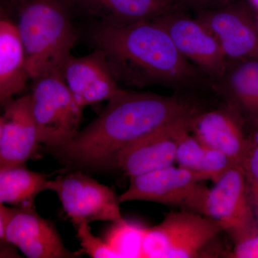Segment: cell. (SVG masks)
<instances>
[{
	"instance_id": "6da1fadb",
	"label": "cell",
	"mask_w": 258,
	"mask_h": 258,
	"mask_svg": "<svg viewBox=\"0 0 258 258\" xmlns=\"http://www.w3.org/2000/svg\"><path fill=\"white\" fill-rule=\"evenodd\" d=\"M203 109L188 93L162 96L125 90L108 101L71 142L50 152L70 166L115 167L118 154L132 144L166 127L191 121Z\"/></svg>"
},
{
	"instance_id": "5b68a950",
	"label": "cell",
	"mask_w": 258,
	"mask_h": 258,
	"mask_svg": "<svg viewBox=\"0 0 258 258\" xmlns=\"http://www.w3.org/2000/svg\"><path fill=\"white\" fill-rule=\"evenodd\" d=\"M221 232L217 222L198 212H171L159 225L146 228L141 257H198Z\"/></svg>"
},
{
	"instance_id": "9c48e42d",
	"label": "cell",
	"mask_w": 258,
	"mask_h": 258,
	"mask_svg": "<svg viewBox=\"0 0 258 258\" xmlns=\"http://www.w3.org/2000/svg\"><path fill=\"white\" fill-rule=\"evenodd\" d=\"M75 226L81 222L123 221L119 198L114 191L83 173H71L49 181Z\"/></svg>"
},
{
	"instance_id": "52a82bcc",
	"label": "cell",
	"mask_w": 258,
	"mask_h": 258,
	"mask_svg": "<svg viewBox=\"0 0 258 258\" xmlns=\"http://www.w3.org/2000/svg\"><path fill=\"white\" fill-rule=\"evenodd\" d=\"M169 35L176 49L212 81L220 79L227 57L211 32L192 13L174 5L152 20Z\"/></svg>"
},
{
	"instance_id": "4fadbf2b",
	"label": "cell",
	"mask_w": 258,
	"mask_h": 258,
	"mask_svg": "<svg viewBox=\"0 0 258 258\" xmlns=\"http://www.w3.org/2000/svg\"><path fill=\"white\" fill-rule=\"evenodd\" d=\"M246 123L238 111L224 102L218 108L200 112L191 122L190 133L200 143L240 165L248 141L244 133Z\"/></svg>"
},
{
	"instance_id": "e0dca14e",
	"label": "cell",
	"mask_w": 258,
	"mask_h": 258,
	"mask_svg": "<svg viewBox=\"0 0 258 258\" xmlns=\"http://www.w3.org/2000/svg\"><path fill=\"white\" fill-rule=\"evenodd\" d=\"M74 8L98 19V23L125 25L152 20L175 5L174 0H71Z\"/></svg>"
},
{
	"instance_id": "603a6c76",
	"label": "cell",
	"mask_w": 258,
	"mask_h": 258,
	"mask_svg": "<svg viewBox=\"0 0 258 258\" xmlns=\"http://www.w3.org/2000/svg\"><path fill=\"white\" fill-rule=\"evenodd\" d=\"M77 230L82 250L89 257L93 258L120 257L106 241L96 237L91 232L89 224L81 222L75 226Z\"/></svg>"
},
{
	"instance_id": "5bb4252c",
	"label": "cell",
	"mask_w": 258,
	"mask_h": 258,
	"mask_svg": "<svg viewBox=\"0 0 258 258\" xmlns=\"http://www.w3.org/2000/svg\"><path fill=\"white\" fill-rule=\"evenodd\" d=\"M3 107L0 169L25 165L34 157L40 144L29 94L13 98Z\"/></svg>"
},
{
	"instance_id": "2e32d148",
	"label": "cell",
	"mask_w": 258,
	"mask_h": 258,
	"mask_svg": "<svg viewBox=\"0 0 258 258\" xmlns=\"http://www.w3.org/2000/svg\"><path fill=\"white\" fill-rule=\"evenodd\" d=\"M212 88L246 122L258 119V59L227 58L225 71Z\"/></svg>"
},
{
	"instance_id": "7c38bea8",
	"label": "cell",
	"mask_w": 258,
	"mask_h": 258,
	"mask_svg": "<svg viewBox=\"0 0 258 258\" xmlns=\"http://www.w3.org/2000/svg\"><path fill=\"white\" fill-rule=\"evenodd\" d=\"M61 76L80 106L85 107L111 98L125 89L117 82L103 54L97 49L88 55H71Z\"/></svg>"
},
{
	"instance_id": "d4e9b609",
	"label": "cell",
	"mask_w": 258,
	"mask_h": 258,
	"mask_svg": "<svg viewBox=\"0 0 258 258\" xmlns=\"http://www.w3.org/2000/svg\"><path fill=\"white\" fill-rule=\"evenodd\" d=\"M227 255L233 258H258V233L235 244Z\"/></svg>"
},
{
	"instance_id": "44dd1931",
	"label": "cell",
	"mask_w": 258,
	"mask_h": 258,
	"mask_svg": "<svg viewBox=\"0 0 258 258\" xmlns=\"http://www.w3.org/2000/svg\"><path fill=\"white\" fill-rule=\"evenodd\" d=\"M147 227L123 220L113 223L107 233L106 242L120 257H141L142 242Z\"/></svg>"
},
{
	"instance_id": "484cf974",
	"label": "cell",
	"mask_w": 258,
	"mask_h": 258,
	"mask_svg": "<svg viewBox=\"0 0 258 258\" xmlns=\"http://www.w3.org/2000/svg\"><path fill=\"white\" fill-rule=\"evenodd\" d=\"M6 206L0 205V258L20 257L16 247L5 239L4 225Z\"/></svg>"
},
{
	"instance_id": "3957f363",
	"label": "cell",
	"mask_w": 258,
	"mask_h": 258,
	"mask_svg": "<svg viewBox=\"0 0 258 258\" xmlns=\"http://www.w3.org/2000/svg\"><path fill=\"white\" fill-rule=\"evenodd\" d=\"M15 24L21 40L29 77L60 73L72 55L78 32L71 18V0H13Z\"/></svg>"
},
{
	"instance_id": "ba28073f",
	"label": "cell",
	"mask_w": 258,
	"mask_h": 258,
	"mask_svg": "<svg viewBox=\"0 0 258 258\" xmlns=\"http://www.w3.org/2000/svg\"><path fill=\"white\" fill-rule=\"evenodd\" d=\"M198 173L173 165L130 177L128 187L119 197L120 203L148 201L183 207L198 212L208 188L200 184Z\"/></svg>"
},
{
	"instance_id": "ac0fdd59",
	"label": "cell",
	"mask_w": 258,
	"mask_h": 258,
	"mask_svg": "<svg viewBox=\"0 0 258 258\" xmlns=\"http://www.w3.org/2000/svg\"><path fill=\"white\" fill-rule=\"evenodd\" d=\"M30 79L26 59L15 24L0 20V107L25 89Z\"/></svg>"
},
{
	"instance_id": "83f0119b",
	"label": "cell",
	"mask_w": 258,
	"mask_h": 258,
	"mask_svg": "<svg viewBox=\"0 0 258 258\" xmlns=\"http://www.w3.org/2000/svg\"><path fill=\"white\" fill-rule=\"evenodd\" d=\"M2 129H3V115L0 114V137H1Z\"/></svg>"
},
{
	"instance_id": "f1b7e54d",
	"label": "cell",
	"mask_w": 258,
	"mask_h": 258,
	"mask_svg": "<svg viewBox=\"0 0 258 258\" xmlns=\"http://www.w3.org/2000/svg\"><path fill=\"white\" fill-rule=\"evenodd\" d=\"M5 14L4 12H3V9H2L1 7H0V20H2V19L5 18Z\"/></svg>"
},
{
	"instance_id": "f546056e",
	"label": "cell",
	"mask_w": 258,
	"mask_h": 258,
	"mask_svg": "<svg viewBox=\"0 0 258 258\" xmlns=\"http://www.w3.org/2000/svg\"><path fill=\"white\" fill-rule=\"evenodd\" d=\"M12 1H13V0H12Z\"/></svg>"
},
{
	"instance_id": "7402d4cb",
	"label": "cell",
	"mask_w": 258,
	"mask_h": 258,
	"mask_svg": "<svg viewBox=\"0 0 258 258\" xmlns=\"http://www.w3.org/2000/svg\"><path fill=\"white\" fill-rule=\"evenodd\" d=\"M240 165L247 195L258 223V147L249 135Z\"/></svg>"
},
{
	"instance_id": "cb8c5ba5",
	"label": "cell",
	"mask_w": 258,
	"mask_h": 258,
	"mask_svg": "<svg viewBox=\"0 0 258 258\" xmlns=\"http://www.w3.org/2000/svg\"><path fill=\"white\" fill-rule=\"evenodd\" d=\"M178 6L191 13L219 9L236 0H174Z\"/></svg>"
},
{
	"instance_id": "7a4b0ae2",
	"label": "cell",
	"mask_w": 258,
	"mask_h": 258,
	"mask_svg": "<svg viewBox=\"0 0 258 258\" xmlns=\"http://www.w3.org/2000/svg\"><path fill=\"white\" fill-rule=\"evenodd\" d=\"M91 37L120 86H161L189 93L213 91L208 76L180 53L153 20L125 25L97 23Z\"/></svg>"
},
{
	"instance_id": "277c9868",
	"label": "cell",
	"mask_w": 258,
	"mask_h": 258,
	"mask_svg": "<svg viewBox=\"0 0 258 258\" xmlns=\"http://www.w3.org/2000/svg\"><path fill=\"white\" fill-rule=\"evenodd\" d=\"M30 108L39 142L49 149L62 147L79 133L84 108L66 86L60 73L32 81Z\"/></svg>"
},
{
	"instance_id": "ffe728a7",
	"label": "cell",
	"mask_w": 258,
	"mask_h": 258,
	"mask_svg": "<svg viewBox=\"0 0 258 258\" xmlns=\"http://www.w3.org/2000/svg\"><path fill=\"white\" fill-rule=\"evenodd\" d=\"M49 181L25 165L0 169V205L33 206L37 195L48 190Z\"/></svg>"
},
{
	"instance_id": "9a60e30c",
	"label": "cell",
	"mask_w": 258,
	"mask_h": 258,
	"mask_svg": "<svg viewBox=\"0 0 258 258\" xmlns=\"http://www.w3.org/2000/svg\"><path fill=\"white\" fill-rule=\"evenodd\" d=\"M192 120L166 127L132 144L118 154L115 167L130 178L173 165L180 136L190 131Z\"/></svg>"
},
{
	"instance_id": "8992f818",
	"label": "cell",
	"mask_w": 258,
	"mask_h": 258,
	"mask_svg": "<svg viewBox=\"0 0 258 258\" xmlns=\"http://www.w3.org/2000/svg\"><path fill=\"white\" fill-rule=\"evenodd\" d=\"M212 189H207L199 213L219 224L234 244L258 233L241 165L231 166Z\"/></svg>"
},
{
	"instance_id": "8fae6325",
	"label": "cell",
	"mask_w": 258,
	"mask_h": 258,
	"mask_svg": "<svg viewBox=\"0 0 258 258\" xmlns=\"http://www.w3.org/2000/svg\"><path fill=\"white\" fill-rule=\"evenodd\" d=\"M5 239L29 258H71L76 253L64 245L55 226L33 206H6Z\"/></svg>"
},
{
	"instance_id": "4316f807",
	"label": "cell",
	"mask_w": 258,
	"mask_h": 258,
	"mask_svg": "<svg viewBox=\"0 0 258 258\" xmlns=\"http://www.w3.org/2000/svg\"><path fill=\"white\" fill-rule=\"evenodd\" d=\"M252 126V132H251L250 137L253 141L254 143L258 147V119L254 120L250 123Z\"/></svg>"
},
{
	"instance_id": "d6986e66",
	"label": "cell",
	"mask_w": 258,
	"mask_h": 258,
	"mask_svg": "<svg viewBox=\"0 0 258 258\" xmlns=\"http://www.w3.org/2000/svg\"><path fill=\"white\" fill-rule=\"evenodd\" d=\"M176 162L180 167L198 173L203 181L217 180L235 165L225 154L200 143L190 133L183 132L178 142Z\"/></svg>"
},
{
	"instance_id": "30bf717a",
	"label": "cell",
	"mask_w": 258,
	"mask_h": 258,
	"mask_svg": "<svg viewBox=\"0 0 258 258\" xmlns=\"http://www.w3.org/2000/svg\"><path fill=\"white\" fill-rule=\"evenodd\" d=\"M192 14L215 37L227 58L258 59V18L249 0Z\"/></svg>"
}]
</instances>
